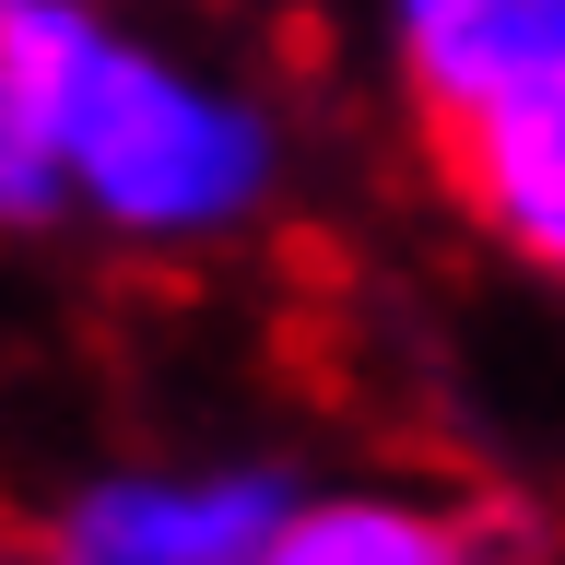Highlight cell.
<instances>
[{"label":"cell","instance_id":"obj_1","mask_svg":"<svg viewBox=\"0 0 565 565\" xmlns=\"http://www.w3.org/2000/svg\"><path fill=\"white\" fill-rule=\"evenodd\" d=\"M0 60H12L24 118L130 224H212L259 189V130L201 106L189 83H166L153 60L106 47L71 0H0Z\"/></svg>","mask_w":565,"mask_h":565},{"label":"cell","instance_id":"obj_2","mask_svg":"<svg viewBox=\"0 0 565 565\" xmlns=\"http://www.w3.org/2000/svg\"><path fill=\"white\" fill-rule=\"evenodd\" d=\"M282 483H106L47 542V565H259Z\"/></svg>","mask_w":565,"mask_h":565},{"label":"cell","instance_id":"obj_3","mask_svg":"<svg viewBox=\"0 0 565 565\" xmlns=\"http://www.w3.org/2000/svg\"><path fill=\"white\" fill-rule=\"evenodd\" d=\"M436 153L494 236H519L530 259L565 271V71L471 106V118H436Z\"/></svg>","mask_w":565,"mask_h":565},{"label":"cell","instance_id":"obj_4","mask_svg":"<svg viewBox=\"0 0 565 565\" xmlns=\"http://www.w3.org/2000/svg\"><path fill=\"white\" fill-rule=\"evenodd\" d=\"M401 35H413L424 118H471L565 71V0H401Z\"/></svg>","mask_w":565,"mask_h":565},{"label":"cell","instance_id":"obj_5","mask_svg":"<svg viewBox=\"0 0 565 565\" xmlns=\"http://www.w3.org/2000/svg\"><path fill=\"white\" fill-rule=\"evenodd\" d=\"M259 565H459V542L401 507H318V519H282Z\"/></svg>","mask_w":565,"mask_h":565},{"label":"cell","instance_id":"obj_6","mask_svg":"<svg viewBox=\"0 0 565 565\" xmlns=\"http://www.w3.org/2000/svg\"><path fill=\"white\" fill-rule=\"evenodd\" d=\"M47 189H60V141L24 118V95H12V60H0V212L24 224V212H47Z\"/></svg>","mask_w":565,"mask_h":565}]
</instances>
